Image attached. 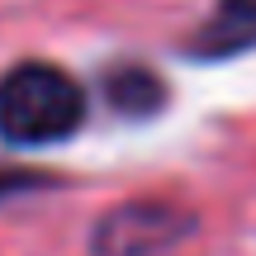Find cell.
<instances>
[{
	"label": "cell",
	"instance_id": "cell-1",
	"mask_svg": "<svg viewBox=\"0 0 256 256\" xmlns=\"http://www.w3.org/2000/svg\"><path fill=\"white\" fill-rule=\"evenodd\" d=\"M86 119V95L62 66L19 62L0 76V133L19 147H48L72 138Z\"/></svg>",
	"mask_w": 256,
	"mask_h": 256
},
{
	"label": "cell",
	"instance_id": "cell-2",
	"mask_svg": "<svg viewBox=\"0 0 256 256\" xmlns=\"http://www.w3.org/2000/svg\"><path fill=\"white\" fill-rule=\"evenodd\" d=\"M185 232H190V214L171 209V204H124V209L100 218L95 252L100 256H156L171 242H180Z\"/></svg>",
	"mask_w": 256,
	"mask_h": 256
},
{
	"label": "cell",
	"instance_id": "cell-3",
	"mask_svg": "<svg viewBox=\"0 0 256 256\" xmlns=\"http://www.w3.org/2000/svg\"><path fill=\"white\" fill-rule=\"evenodd\" d=\"M247 43H256V0H223L214 24L204 28L200 48H209V52H238Z\"/></svg>",
	"mask_w": 256,
	"mask_h": 256
},
{
	"label": "cell",
	"instance_id": "cell-4",
	"mask_svg": "<svg viewBox=\"0 0 256 256\" xmlns=\"http://www.w3.org/2000/svg\"><path fill=\"white\" fill-rule=\"evenodd\" d=\"M104 90H110V104L119 114H152L156 104H162V81H156L152 72H142V66L114 72L110 81H104Z\"/></svg>",
	"mask_w": 256,
	"mask_h": 256
}]
</instances>
